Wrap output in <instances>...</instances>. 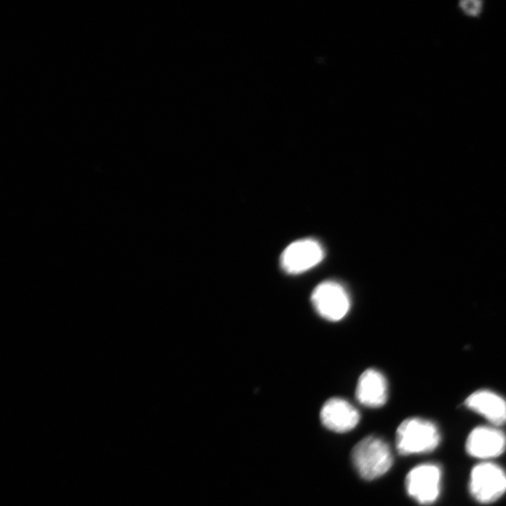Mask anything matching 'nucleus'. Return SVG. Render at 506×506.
I'll list each match as a JSON object with an SVG mask.
<instances>
[{
  "instance_id": "1",
  "label": "nucleus",
  "mask_w": 506,
  "mask_h": 506,
  "mask_svg": "<svg viewBox=\"0 0 506 506\" xmlns=\"http://www.w3.org/2000/svg\"><path fill=\"white\" fill-rule=\"evenodd\" d=\"M352 460L360 476L366 480L381 478L393 464L389 446L381 438L374 436L358 442L353 450Z\"/></svg>"
},
{
  "instance_id": "2",
  "label": "nucleus",
  "mask_w": 506,
  "mask_h": 506,
  "mask_svg": "<svg viewBox=\"0 0 506 506\" xmlns=\"http://www.w3.org/2000/svg\"><path fill=\"white\" fill-rule=\"evenodd\" d=\"M437 426L421 418L404 420L397 432V448L402 455L429 453L440 445Z\"/></svg>"
},
{
  "instance_id": "3",
  "label": "nucleus",
  "mask_w": 506,
  "mask_h": 506,
  "mask_svg": "<svg viewBox=\"0 0 506 506\" xmlns=\"http://www.w3.org/2000/svg\"><path fill=\"white\" fill-rule=\"evenodd\" d=\"M313 307L322 318L330 322L342 320L351 308L349 294L341 283L324 281L311 295Z\"/></svg>"
},
{
  "instance_id": "4",
  "label": "nucleus",
  "mask_w": 506,
  "mask_h": 506,
  "mask_svg": "<svg viewBox=\"0 0 506 506\" xmlns=\"http://www.w3.org/2000/svg\"><path fill=\"white\" fill-rule=\"evenodd\" d=\"M469 489L479 502H494L506 493V473L494 464H479L471 472Z\"/></svg>"
},
{
  "instance_id": "5",
  "label": "nucleus",
  "mask_w": 506,
  "mask_h": 506,
  "mask_svg": "<svg viewBox=\"0 0 506 506\" xmlns=\"http://www.w3.org/2000/svg\"><path fill=\"white\" fill-rule=\"evenodd\" d=\"M325 258L322 244L312 239L299 240L283 250L280 266L290 275L303 274L318 265Z\"/></svg>"
},
{
  "instance_id": "6",
  "label": "nucleus",
  "mask_w": 506,
  "mask_h": 506,
  "mask_svg": "<svg viewBox=\"0 0 506 506\" xmlns=\"http://www.w3.org/2000/svg\"><path fill=\"white\" fill-rule=\"evenodd\" d=\"M441 470L435 464H422L410 470L406 478L408 494L420 504H432L440 496Z\"/></svg>"
},
{
  "instance_id": "7",
  "label": "nucleus",
  "mask_w": 506,
  "mask_h": 506,
  "mask_svg": "<svg viewBox=\"0 0 506 506\" xmlns=\"http://www.w3.org/2000/svg\"><path fill=\"white\" fill-rule=\"evenodd\" d=\"M506 448V437L502 432L490 426H479L469 435L466 450L473 457L493 458L501 456Z\"/></svg>"
},
{
  "instance_id": "8",
  "label": "nucleus",
  "mask_w": 506,
  "mask_h": 506,
  "mask_svg": "<svg viewBox=\"0 0 506 506\" xmlns=\"http://www.w3.org/2000/svg\"><path fill=\"white\" fill-rule=\"evenodd\" d=\"M321 420L328 430L344 433L356 428L360 416L351 403L335 398L325 403L321 410Z\"/></svg>"
},
{
  "instance_id": "9",
  "label": "nucleus",
  "mask_w": 506,
  "mask_h": 506,
  "mask_svg": "<svg viewBox=\"0 0 506 506\" xmlns=\"http://www.w3.org/2000/svg\"><path fill=\"white\" fill-rule=\"evenodd\" d=\"M356 398L365 406L377 408L386 404L388 387L385 376L373 369L363 372L358 380Z\"/></svg>"
},
{
  "instance_id": "10",
  "label": "nucleus",
  "mask_w": 506,
  "mask_h": 506,
  "mask_svg": "<svg viewBox=\"0 0 506 506\" xmlns=\"http://www.w3.org/2000/svg\"><path fill=\"white\" fill-rule=\"evenodd\" d=\"M465 405L494 425L502 426L506 423V401L494 392H474L468 397Z\"/></svg>"
},
{
  "instance_id": "11",
  "label": "nucleus",
  "mask_w": 506,
  "mask_h": 506,
  "mask_svg": "<svg viewBox=\"0 0 506 506\" xmlns=\"http://www.w3.org/2000/svg\"><path fill=\"white\" fill-rule=\"evenodd\" d=\"M458 8L467 17L479 18L483 12L484 3L480 2V0H464V2L458 4Z\"/></svg>"
}]
</instances>
